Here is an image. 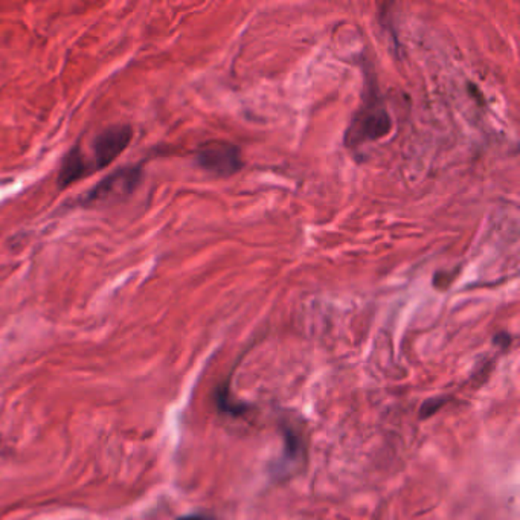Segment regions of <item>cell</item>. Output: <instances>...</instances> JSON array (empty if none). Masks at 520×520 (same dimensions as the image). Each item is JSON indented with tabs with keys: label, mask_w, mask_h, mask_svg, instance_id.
Listing matches in <instances>:
<instances>
[{
	"label": "cell",
	"mask_w": 520,
	"mask_h": 520,
	"mask_svg": "<svg viewBox=\"0 0 520 520\" xmlns=\"http://www.w3.org/2000/svg\"><path fill=\"white\" fill-rule=\"evenodd\" d=\"M392 130V118L380 97L376 78L367 82V90L363 93L362 104L352 117L345 134L348 148H359L368 142L379 141L388 136Z\"/></svg>",
	"instance_id": "cell-1"
},
{
	"label": "cell",
	"mask_w": 520,
	"mask_h": 520,
	"mask_svg": "<svg viewBox=\"0 0 520 520\" xmlns=\"http://www.w3.org/2000/svg\"><path fill=\"white\" fill-rule=\"evenodd\" d=\"M195 161L200 168L218 178H229L243 168L242 150L237 145L220 139H212L200 145Z\"/></svg>",
	"instance_id": "cell-2"
},
{
	"label": "cell",
	"mask_w": 520,
	"mask_h": 520,
	"mask_svg": "<svg viewBox=\"0 0 520 520\" xmlns=\"http://www.w3.org/2000/svg\"><path fill=\"white\" fill-rule=\"evenodd\" d=\"M131 139L133 130L130 126H124V124L107 127L97 134L95 139L92 141V158H86L90 174L104 170L114 159L119 158L124 150L129 147Z\"/></svg>",
	"instance_id": "cell-3"
},
{
	"label": "cell",
	"mask_w": 520,
	"mask_h": 520,
	"mask_svg": "<svg viewBox=\"0 0 520 520\" xmlns=\"http://www.w3.org/2000/svg\"><path fill=\"white\" fill-rule=\"evenodd\" d=\"M142 171L139 166H127L114 171L113 174L102 179L98 185L85 195V205H97L104 202H112L114 199H121L124 195L131 194L136 190L138 183L141 182Z\"/></svg>",
	"instance_id": "cell-4"
},
{
	"label": "cell",
	"mask_w": 520,
	"mask_h": 520,
	"mask_svg": "<svg viewBox=\"0 0 520 520\" xmlns=\"http://www.w3.org/2000/svg\"><path fill=\"white\" fill-rule=\"evenodd\" d=\"M87 175H90V170L87 166L86 156L80 147H74L65 156L63 163H61L57 179L58 186L60 188H67L69 185L85 179Z\"/></svg>",
	"instance_id": "cell-5"
}]
</instances>
